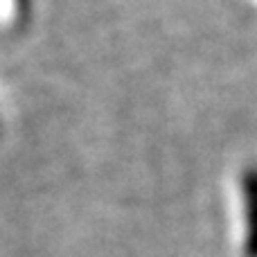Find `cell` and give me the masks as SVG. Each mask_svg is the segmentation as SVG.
I'll return each instance as SVG.
<instances>
[{"label":"cell","mask_w":257,"mask_h":257,"mask_svg":"<svg viewBox=\"0 0 257 257\" xmlns=\"http://www.w3.org/2000/svg\"><path fill=\"white\" fill-rule=\"evenodd\" d=\"M241 190H244V210H246L244 255L257 257V165H250V167L244 169Z\"/></svg>","instance_id":"obj_1"}]
</instances>
